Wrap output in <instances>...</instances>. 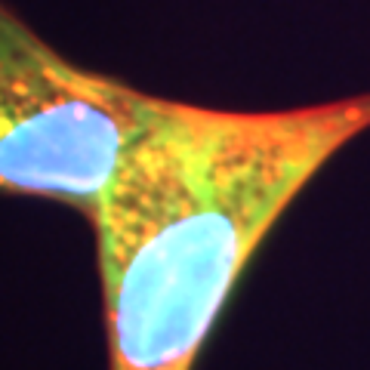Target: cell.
<instances>
[{
	"label": "cell",
	"mask_w": 370,
	"mask_h": 370,
	"mask_svg": "<svg viewBox=\"0 0 370 370\" xmlns=\"http://www.w3.org/2000/svg\"><path fill=\"white\" fill-rule=\"evenodd\" d=\"M364 130L370 92L284 111L154 99L90 210L108 367L195 370L278 216Z\"/></svg>",
	"instance_id": "6da1fadb"
},
{
	"label": "cell",
	"mask_w": 370,
	"mask_h": 370,
	"mask_svg": "<svg viewBox=\"0 0 370 370\" xmlns=\"http://www.w3.org/2000/svg\"><path fill=\"white\" fill-rule=\"evenodd\" d=\"M154 96L71 65L0 10V191L96 207Z\"/></svg>",
	"instance_id": "7a4b0ae2"
}]
</instances>
